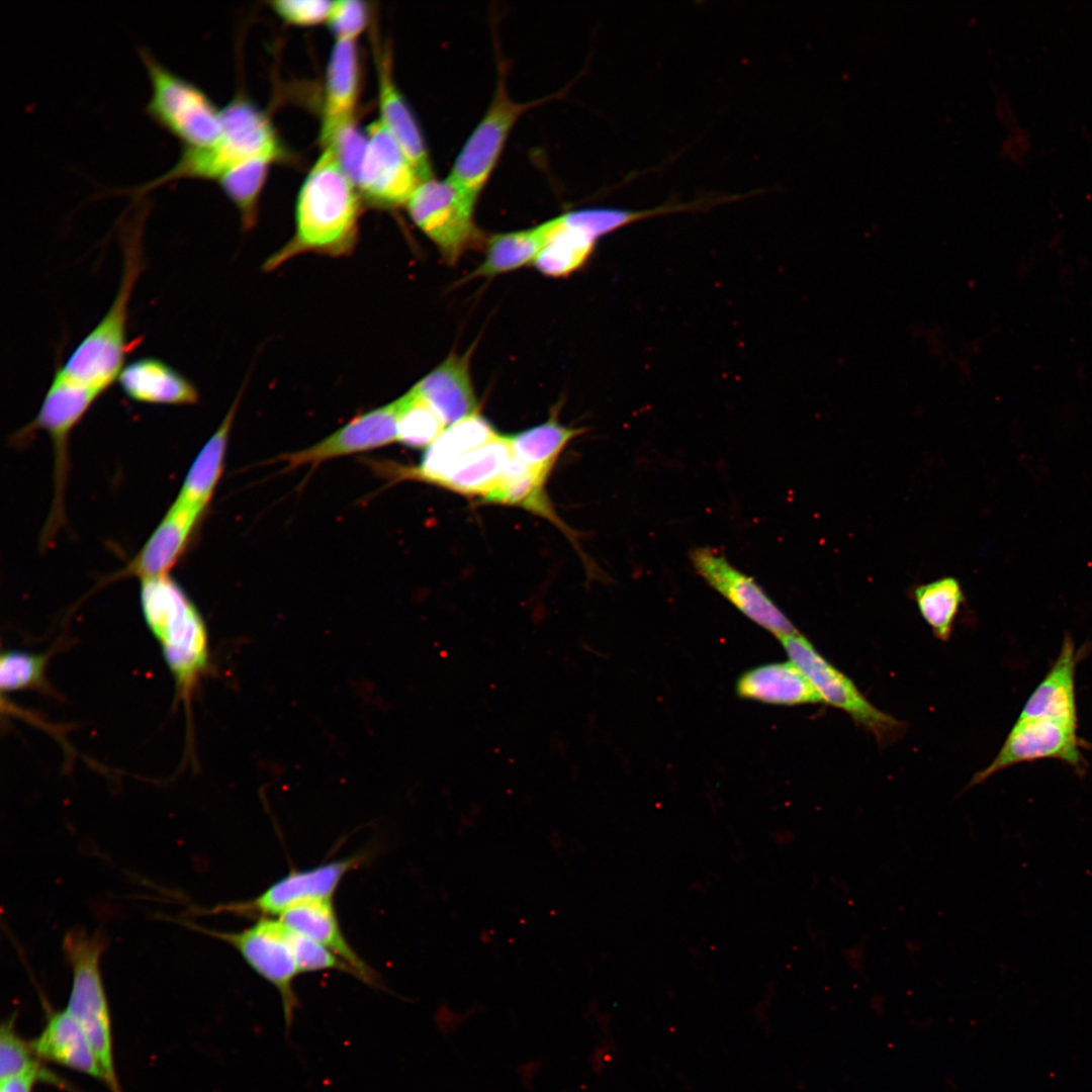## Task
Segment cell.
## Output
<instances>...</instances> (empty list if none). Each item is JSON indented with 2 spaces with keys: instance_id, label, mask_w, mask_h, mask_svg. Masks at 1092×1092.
Listing matches in <instances>:
<instances>
[{
  "instance_id": "6da1fadb",
  "label": "cell",
  "mask_w": 1092,
  "mask_h": 1092,
  "mask_svg": "<svg viewBox=\"0 0 1092 1092\" xmlns=\"http://www.w3.org/2000/svg\"><path fill=\"white\" fill-rule=\"evenodd\" d=\"M358 193L334 148L324 147L299 190L294 235L266 260L264 269H277L304 253L338 257L352 252L358 236Z\"/></svg>"
},
{
  "instance_id": "7a4b0ae2",
  "label": "cell",
  "mask_w": 1092,
  "mask_h": 1092,
  "mask_svg": "<svg viewBox=\"0 0 1092 1092\" xmlns=\"http://www.w3.org/2000/svg\"><path fill=\"white\" fill-rule=\"evenodd\" d=\"M140 602L145 622L174 679L176 705L182 704L186 711L189 733L192 699L210 666L205 622L170 574L140 579Z\"/></svg>"
},
{
  "instance_id": "3957f363",
  "label": "cell",
  "mask_w": 1092,
  "mask_h": 1092,
  "mask_svg": "<svg viewBox=\"0 0 1092 1092\" xmlns=\"http://www.w3.org/2000/svg\"><path fill=\"white\" fill-rule=\"evenodd\" d=\"M148 210L138 208L122 226L121 279L102 318L81 340L56 371L101 395L117 380L130 344L127 342L129 302L144 267L143 234Z\"/></svg>"
},
{
  "instance_id": "277c9868",
  "label": "cell",
  "mask_w": 1092,
  "mask_h": 1092,
  "mask_svg": "<svg viewBox=\"0 0 1092 1092\" xmlns=\"http://www.w3.org/2000/svg\"><path fill=\"white\" fill-rule=\"evenodd\" d=\"M281 150L267 116L246 99L235 98L221 109V133L208 148L182 149L177 162L164 174L141 185L148 194L184 179L217 181L232 168L258 157L278 159Z\"/></svg>"
},
{
  "instance_id": "5b68a950",
  "label": "cell",
  "mask_w": 1092,
  "mask_h": 1092,
  "mask_svg": "<svg viewBox=\"0 0 1092 1092\" xmlns=\"http://www.w3.org/2000/svg\"><path fill=\"white\" fill-rule=\"evenodd\" d=\"M63 949L73 972L67 1011L85 1032L110 1092H122L115 1068L112 1024L100 972V958L105 938L100 932L69 931Z\"/></svg>"
},
{
  "instance_id": "8992f818",
  "label": "cell",
  "mask_w": 1092,
  "mask_h": 1092,
  "mask_svg": "<svg viewBox=\"0 0 1092 1092\" xmlns=\"http://www.w3.org/2000/svg\"><path fill=\"white\" fill-rule=\"evenodd\" d=\"M138 52L151 85L146 115L182 149L213 146L221 133V109L202 88L167 67L150 50L139 47Z\"/></svg>"
},
{
  "instance_id": "52a82bcc",
  "label": "cell",
  "mask_w": 1092,
  "mask_h": 1092,
  "mask_svg": "<svg viewBox=\"0 0 1092 1092\" xmlns=\"http://www.w3.org/2000/svg\"><path fill=\"white\" fill-rule=\"evenodd\" d=\"M793 662L807 677L822 703L840 709L856 725L874 734L880 745L898 740L906 724L873 705L842 671L824 658L800 632L780 638Z\"/></svg>"
},
{
  "instance_id": "ba28073f",
  "label": "cell",
  "mask_w": 1092,
  "mask_h": 1092,
  "mask_svg": "<svg viewBox=\"0 0 1092 1092\" xmlns=\"http://www.w3.org/2000/svg\"><path fill=\"white\" fill-rule=\"evenodd\" d=\"M475 203L448 177H432L421 181L405 206L414 223L452 264L480 242L473 220Z\"/></svg>"
},
{
  "instance_id": "9c48e42d",
  "label": "cell",
  "mask_w": 1092,
  "mask_h": 1092,
  "mask_svg": "<svg viewBox=\"0 0 1092 1092\" xmlns=\"http://www.w3.org/2000/svg\"><path fill=\"white\" fill-rule=\"evenodd\" d=\"M189 926L232 945L254 972L277 989L281 997L285 1029L288 1031L298 1007L293 982L299 974L291 945L290 929L280 919L270 917H260L252 926L235 932L208 929L195 924Z\"/></svg>"
},
{
  "instance_id": "30bf717a",
  "label": "cell",
  "mask_w": 1092,
  "mask_h": 1092,
  "mask_svg": "<svg viewBox=\"0 0 1092 1092\" xmlns=\"http://www.w3.org/2000/svg\"><path fill=\"white\" fill-rule=\"evenodd\" d=\"M546 100L514 101L507 92L504 74H499L492 101L460 150L448 178L477 200L514 124L528 109Z\"/></svg>"
},
{
  "instance_id": "8fae6325",
  "label": "cell",
  "mask_w": 1092,
  "mask_h": 1092,
  "mask_svg": "<svg viewBox=\"0 0 1092 1092\" xmlns=\"http://www.w3.org/2000/svg\"><path fill=\"white\" fill-rule=\"evenodd\" d=\"M1078 724L1051 718L1018 717L991 763L978 771L968 788L979 785L999 770L1040 759L1061 760L1077 771L1083 770L1084 741Z\"/></svg>"
},
{
  "instance_id": "7c38bea8",
  "label": "cell",
  "mask_w": 1092,
  "mask_h": 1092,
  "mask_svg": "<svg viewBox=\"0 0 1092 1092\" xmlns=\"http://www.w3.org/2000/svg\"><path fill=\"white\" fill-rule=\"evenodd\" d=\"M689 556L696 572L752 622L779 639L799 633L755 579L735 567L721 552L703 546L692 549Z\"/></svg>"
},
{
  "instance_id": "4fadbf2b",
  "label": "cell",
  "mask_w": 1092,
  "mask_h": 1092,
  "mask_svg": "<svg viewBox=\"0 0 1092 1092\" xmlns=\"http://www.w3.org/2000/svg\"><path fill=\"white\" fill-rule=\"evenodd\" d=\"M362 859V855L355 854L313 868L292 871L254 899L217 905L206 912L268 917L281 915L287 909L303 902L332 899L343 878L359 866Z\"/></svg>"
},
{
  "instance_id": "5bb4252c",
  "label": "cell",
  "mask_w": 1092,
  "mask_h": 1092,
  "mask_svg": "<svg viewBox=\"0 0 1092 1092\" xmlns=\"http://www.w3.org/2000/svg\"><path fill=\"white\" fill-rule=\"evenodd\" d=\"M366 134L367 145L356 182L358 191L380 206L406 205L421 177L380 120L372 122Z\"/></svg>"
},
{
  "instance_id": "9a60e30c",
  "label": "cell",
  "mask_w": 1092,
  "mask_h": 1092,
  "mask_svg": "<svg viewBox=\"0 0 1092 1092\" xmlns=\"http://www.w3.org/2000/svg\"><path fill=\"white\" fill-rule=\"evenodd\" d=\"M395 441H397L396 400L355 417L322 441L299 451L283 454L278 457V461L293 469L380 448Z\"/></svg>"
},
{
  "instance_id": "2e32d148",
  "label": "cell",
  "mask_w": 1092,
  "mask_h": 1092,
  "mask_svg": "<svg viewBox=\"0 0 1092 1092\" xmlns=\"http://www.w3.org/2000/svg\"><path fill=\"white\" fill-rule=\"evenodd\" d=\"M117 381L128 398L141 403L177 406L199 401L194 383L156 357H142L124 365Z\"/></svg>"
},
{
  "instance_id": "e0dca14e",
  "label": "cell",
  "mask_w": 1092,
  "mask_h": 1092,
  "mask_svg": "<svg viewBox=\"0 0 1092 1092\" xmlns=\"http://www.w3.org/2000/svg\"><path fill=\"white\" fill-rule=\"evenodd\" d=\"M497 435L487 420L474 414L445 428L426 448L420 464L413 468H399L396 476L439 485L460 457L486 444Z\"/></svg>"
},
{
  "instance_id": "ac0fdd59",
  "label": "cell",
  "mask_w": 1092,
  "mask_h": 1092,
  "mask_svg": "<svg viewBox=\"0 0 1092 1092\" xmlns=\"http://www.w3.org/2000/svg\"><path fill=\"white\" fill-rule=\"evenodd\" d=\"M200 519V515L173 502L123 574L139 579L169 574Z\"/></svg>"
},
{
  "instance_id": "d6986e66",
  "label": "cell",
  "mask_w": 1092,
  "mask_h": 1092,
  "mask_svg": "<svg viewBox=\"0 0 1092 1092\" xmlns=\"http://www.w3.org/2000/svg\"><path fill=\"white\" fill-rule=\"evenodd\" d=\"M355 40L337 39L328 64L321 142L325 147L346 124L354 121L359 70Z\"/></svg>"
},
{
  "instance_id": "ffe728a7",
  "label": "cell",
  "mask_w": 1092,
  "mask_h": 1092,
  "mask_svg": "<svg viewBox=\"0 0 1092 1092\" xmlns=\"http://www.w3.org/2000/svg\"><path fill=\"white\" fill-rule=\"evenodd\" d=\"M413 389L434 408L446 426L477 414L468 353L450 355Z\"/></svg>"
},
{
  "instance_id": "44dd1931",
  "label": "cell",
  "mask_w": 1092,
  "mask_h": 1092,
  "mask_svg": "<svg viewBox=\"0 0 1092 1092\" xmlns=\"http://www.w3.org/2000/svg\"><path fill=\"white\" fill-rule=\"evenodd\" d=\"M291 930L330 948L356 972L364 983L379 986L377 974L357 954L347 941L336 914L332 899L312 900L297 904L279 915Z\"/></svg>"
},
{
  "instance_id": "7402d4cb",
  "label": "cell",
  "mask_w": 1092,
  "mask_h": 1092,
  "mask_svg": "<svg viewBox=\"0 0 1092 1092\" xmlns=\"http://www.w3.org/2000/svg\"><path fill=\"white\" fill-rule=\"evenodd\" d=\"M380 122L399 145L422 181L432 178L431 162L422 131L392 75L386 51L378 64Z\"/></svg>"
},
{
  "instance_id": "603a6c76",
  "label": "cell",
  "mask_w": 1092,
  "mask_h": 1092,
  "mask_svg": "<svg viewBox=\"0 0 1092 1092\" xmlns=\"http://www.w3.org/2000/svg\"><path fill=\"white\" fill-rule=\"evenodd\" d=\"M42 1061L88 1075L103 1082L93 1049L80 1024L67 1011H51L40 1034L30 1041Z\"/></svg>"
},
{
  "instance_id": "cb8c5ba5",
  "label": "cell",
  "mask_w": 1092,
  "mask_h": 1092,
  "mask_svg": "<svg viewBox=\"0 0 1092 1092\" xmlns=\"http://www.w3.org/2000/svg\"><path fill=\"white\" fill-rule=\"evenodd\" d=\"M1078 652L1066 635L1052 667L1026 701L1019 717L1051 718L1078 724L1076 666Z\"/></svg>"
},
{
  "instance_id": "d4e9b609",
  "label": "cell",
  "mask_w": 1092,
  "mask_h": 1092,
  "mask_svg": "<svg viewBox=\"0 0 1092 1092\" xmlns=\"http://www.w3.org/2000/svg\"><path fill=\"white\" fill-rule=\"evenodd\" d=\"M243 390L229 408L216 431L204 444L192 462L178 491L175 503L203 515L209 505L223 470L230 433Z\"/></svg>"
},
{
  "instance_id": "484cf974",
  "label": "cell",
  "mask_w": 1092,
  "mask_h": 1092,
  "mask_svg": "<svg viewBox=\"0 0 1092 1092\" xmlns=\"http://www.w3.org/2000/svg\"><path fill=\"white\" fill-rule=\"evenodd\" d=\"M736 691L744 699L772 705L822 703L807 677L791 661L763 664L744 672Z\"/></svg>"
},
{
  "instance_id": "4316f807",
  "label": "cell",
  "mask_w": 1092,
  "mask_h": 1092,
  "mask_svg": "<svg viewBox=\"0 0 1092 1092\" xmlns=\"http://www.w3.org/2000/svg\"><path fill=\"white\" fill-rule=\"evenodd\" d=\"M513 457L509 437L497 435L460 457L439 485L484 499L497 486Z\"/></svg>"
},
{
  "instance_id": "83f0119b",
  "label": "cell",
  "mask_w": 1092,
  "mask_h": 1092,
  "mask_svg": "<svg viewBox=\"0 0 1092 1092\" xmlns=\"http://www.w3.org/2000/svg\"><path fill=\"white\" fill-rule=\"evenodd\" d=\"M544 242L533 264L542 274L562 277L580 268L589 258L597 241L563 215L543 223Z\"/></svg>"
},
{
  "instance_id": "f1b7e54d",
  "label": "cell",
  "mask_w": 1092,
  "mask_h": 1092,
  "mask_svg": "<svg viewBox=\"0 0 1092 1092\" xmlns=\"http://www.w3.org/2000/svg\"><path fill=\"white\" fill-rule=\"evenodd\" d=\"M581 432L561 425L554 415L509 439L515 458L549 474L564 447Z\"/></svg>"
},
{
  "instance_id": "f546056e",
  "label": "cell",
  "mask_w": 1092,
  "mask_h": 1092,
  "mask_svg": "<svg viewBox=\"0 0 1092 1092\" xmlns=\"http://www.w3.org/2000/svg\"><path fill=\"white\" fill-rule=\"evenodd\" d=\"M543 242V224L529 230L494 235L486 243L483 262L471 276H494L533 263Z\"/></svg>"
},
{
  "instance_id": "4dcf8cb0",
  "label": "cell",
  "mask_w": 1092,
  "mask_h": 1092,
  "mask_svg": "<svg viewBox=\"0 0 1092 1092\" xmlns=\"http://www.w3.org/2000/svg\"><path fill=\"white\" fill-rule=\"evenodd\" d=\"M548 476L513 457L497 486L484 499L520 506L546 518H555L543 491Z\"/></svg>"
},
{
  "instance_id": "1f68e13d",
  "label": "cell",
  "mask_w": 1092,
  "mask_h": 1092,
  "mask_svg": "<svg viewBox=\"0 0 1092 1092\" xmlns=\"http://www.w3.org/2000/svg\"><path fill=\"white\" fill-rule=\"evenodd\" d=\"M914 600L934 636L945 642L952 633L961 605L965 601L960 582L950 576L920 584L913 590Z\"/></svg>"
},
{
  "instance_id": "d6a6232c",
  "label": "cell",
  "mask_w": 1092,
  "mask_h": 1092,
  "mask_svg": "<svg viewBox=\"0 0 1092 1092\" xmlns=\"http://www.w3.org/2000/svg\"><path fill=\"white\" fill-rule=\"evenodd\" d=\"M276 160L270 156L251 159L232 168L216 181L223 193L239 209L246 230L255 224L259 195L269 166Z\"/></svg>"
},
{
  "instance_id": "836d02e7",
  "label": "cell",
  "mask_w": 1092,
  "mask_h": 1092,
  "mask_svg": "<svg viewBox=\"0 0 1092 1092\" xmlns=\"http://www.w3.org/2000/svg\"><path fill=\"white\" fill-rule=\"evenodd\" d=\"M397 441L412 448H428L446 424L413 388L396 399Z\"/></svg>"
},
{
  "instance_id": "e575fe53",
  "label": "cell",
  "mask_w": 1092,
  "mask_h": 1092,
  "mask_svg": "<svg viewBox=\"0 0 1092 1092\" xmlns=\"http://www.w3.org/2000/svg\"><path fill=\"white\" fill-rule=\"evenodd\" d=\"M50 652L35 653L10 649L1 653V693L37 690L49 691L46 677Z\"/></svg>"
},
{
  "instance_id": "d590c367",
  "label": "cell",
  "mask_w": 1092,
  "mask_h": 1092,
  "mask_svg": "<svg viewBox=\"0 0 1092 1092\" xmlns=\"http://www.w3.org/2000/svg\"><path fill=\"white\" fill-rule=\"evenodd\" d=\"M15 1022L16 1016L13 1014L3 1021L0 1028L1 1080L44 1068L30 1041H26L17 1032Z\"/></svg>"
},
{
  "instance_id": "8d00e7d4",
  "label": "cell",
  "mask_w": 1092,
  "mask_h": 1092,
  "mask_svg": "<svg viewBox=\"0 0 1092 1092\" xmlns=\"http://www.w3.org/2000/svg\"><path fill=\"white\" fill-rule=\"evenodd\" d=\"M290 940L299 974L332 970L357 978L354 969L327 946L291 929Z\"/></svg>"
},
{
  "instance_id": "74e56055",
  "label": "cell",
  "mask_w": 1092,
  "mask_h": 1092,
  "mask_svg": "<svg viewBox=\"0 0 1092 1092\" xmlns=\"http://www.w3.org/2000/svg\"><path fill=\"white\" fill-rule=\"evenodd\" d=\"M366 145L367 134H363L352 121L343 126L325 147L334 148L343 169L356 184Z\"/></svg>"
},
{
  "instance_id": "f35d334b",
  "label": "cell",
  "mask_w": 1092,
  "mask_h": 1092,
  "mask_svg": "<svg viewBox=\"0 0 1092 1092\" xmlns=\"http://www.w3.org/2000/svg\"><path fill=\"white\" fill-rule=\"evenodd\" d=\"M337 39L356 40L367 23V8L358 0L333 1L327 21Z\"/></svg>"
},
{
  "instance_id": "ab89813d",
  "label": "cell",
  "mask_w": 1092,
  "mask_h": 1092,
  "mask_svg": "<svg viewBox=\"0 0 1092 1092\" xmlns=\"http://www.w3.org/2000/svg\"><path fill=\"white\" fill-rule=\"evenodd\" d=\"M333 1L326 0H278L272 8L284 21L309 26L328 21Z\"/></svg>"
},
{
  "instance_id": "60d3db41",
  "label": "cell",
  "mask_w": 1092,
  "mask_h": 1092,
  "mask_svg": "<svg viewBox=\"0 0 1092 1092\" xmlns=\"http://www.w3.org/2000/svg\"><path fill=\"white\" fill-rule=\"evenodd\" d=\"M38 1082L54 1085L60 1089L74 1091L71 1085L46 1067L1 1080L0 1092H32Z\"/></svg>"
}]
</instances>
